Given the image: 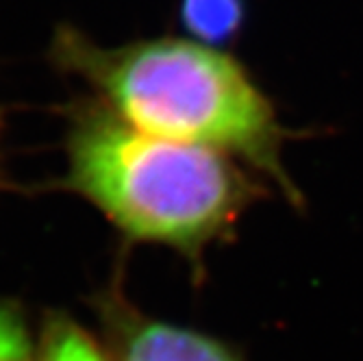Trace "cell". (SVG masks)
Masks as SVG:
<instances>
[{"label":"cell","mask_w":363,"mask_h":361,"mask_svg":"<svg viewBox=\"0 0 363 361\" xmlns=\"http://www.w3.org/2000/svg\"><path fill=\"white\" fill-rule=\"evenodd\" d=\"M118 277L91 299L111 361H248L235 344L213 333L146 313L126 296Z\"/></svg>","instance_id":"obj_3"},{"label":"cell","mask_w":363,"mask_h":361,"mask_svg":"<svg viewBox=\"0 0 363 361\" xmlns=\"http://www.w3.org/2000/svg\"><path fill=\"white\" fill-rule=\"evenodd\" d=\"M0 361H38V333L24 307L9 296H0Z\"/></svg>","instance_id":"obj_6"},{"label":"cell","mask_w":363,"mask_h":361,"mask_svg":"<svg viewBox=\"0 0 363 361\" xmlns=\"http://www.w3.org/2000/svg\"><path fill=\"white\" fill-rule=\"evenodd\" d=\"M244 0H181V24L191 40L220 46L238 35Z\"/></svg>","instance_id":"obj_5"},{"label":"cell","mask_w":363,"mask_h":361,"mask_svg":"<svg viewBox=\"0 0 363 361\" xmlns=\"http://www.w3.org/2000/svg\"><path fill=\"white\" fill-rule=\"evenodd\" d=\"M38 361H111V355L72 313L50 309L38 329Z\"/></svg>","instance_id":"obj_4"},{"label":"cell","mask_w":363,"mask_h":361,"mask_svg":"<svg viewBox=\"0 0 363 361\" xmlns=\"http://www.w3.org/2000/svg\"><path fill=\"white\" fill-rule=\"evenodd\" d=\"M63 187L91 205L126 244L181 255L194 279L205 277L207 250L233 238L244 213L266 196L242 161L146 133L96 98L70 111Z\"/></svg>","instance_id":"obj_2"},{"label":"cell","mask_w":363,"mask_h":361,"mask_svg":"<svg viewBox=\"0 0 363 361\" xmlns=\"http://www.w3.org/2000/svg\"><path fill=\"white\" fill-rule=\"evenodd\" d=\"M50 59L124 122L157 138L233 157L270 177L287 201L303 205L283 163L289 130L233 55L174 35L107 46L61 26Z\"/></svg>","instance_id":"obj_1"}]
</instances>
